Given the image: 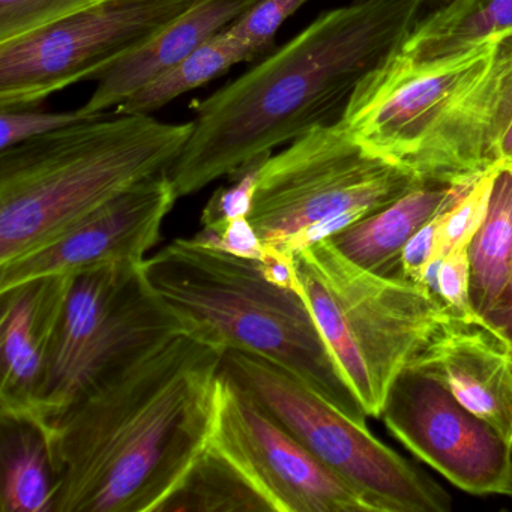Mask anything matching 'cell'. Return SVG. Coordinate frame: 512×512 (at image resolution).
<instances>
[{"instance_id": "9a60e30c", "label": "cell", "mask_w": 512, "mask_h": 512, "mask_svg": "<svg viewBox=\"0 0 512 512\" xmlns=\"http://www.w3.org/2000/svg\"><path fill=\"white\" fill-rule=\"evenodd\" d=\"M412 365L443 383L470 412L512 443V349L482 320L449 314Z\"/></svg>"}, {"instance_id": "ba28073f", "label": "cell", "mask_w": 512, "mask_h": 512, "mask_svg": "<svg viewBox=\"0 0 512 512\" xmlns=\"http://www.w3.org/2000/svg\"><path fill=\"white\" fill-rule=\"evenodd\" d=\"M143 262L74 274L35 418L49 425L107 380L182 332H196L149 284Z\"/></svg>"}, {"instance_id": "5b68a950", "label": "cell", "mask_w": 512, "mask_h": 512, "mask_svg": "<svg viewBox=\"0 0 512 512\" xmlns=\"http://www.w3.org/2000/svg\"><path fill=\"white\" fill-rule=\"evenodd\" d=\"M155 292L224 350L280 365L361 425L365 412L338 367L304 296L263 275L259 260L175 239L143 260Z\"/></svg>"}, {"instance_id": "836d02e7", "label": "cell", "mask_w": 512, "mask_h": 512, "mask_svg": "<svg viewBox=\"0 0 512 512\" xmlns=\"http://www.w3.org/2000/svg\"><path fill=\"white\" fill-rule=\"evenodd\" d=\"M508 166L511 167V169H512V161H511V163L508 164Z\"/></svg>"}, {"instance_id": "484cf974", "label": "cell", "mask_w": 512, "mask_h": 512, "mask_svg": "<svg viewBox=\"0 0 512 512\" xmlns=\"http://www.w3.org/2000/svg\"><path fill=\"white\" fill-rule=\"evenodd\" d=\"M85 119L88 118L80 110L62 113L29 109L0 110V152Z\"/></svg>"}, {"instance_id": "30bf717a", "label": "cell", "mask_w": 512, "mask_h": 512, "mask_svg": "<svg viewBox=\"0 0 512 512\" xmlns=\"http://www.w3.org/2000/svg\"><path fill=\"white\" fill-rule=\"evenodd\" d=\"M200 0H100L0 43V110L31 109L82 82H100Z\"/></svg>"}, {"instance_id": "cb8c5ba5", "label": "cell", "mask_w": 512, "mask_h": 512, "mask_svg": "<svg viewBox=\"0 0 512 512\" xmlns=\"http://www.w3.org/2000/svg\"><path fill=\"white\" fill-rule=\"evenodd\" d=\"M269 155H262L229 175V187H221L212 194L203 209L202 226L205 232H223L229 223L238 218L248 217L253 206L254 194L259 184L260 170Z\"/></svg>"}, {"instance_id": "9c48e42d", "label": "cell", "mask_w": 512, "mask_h": 512, "mask_svg": "<svg viewBox=\"0 0 512 512\" xmlns=\"http://www.w3.org/2000/svg\"><path fill=\"white\" fill-rule=\"evenodd\" d=\"M221 374L355 487L376 512L451 509V497L434 479L280 365L254 353L227 349Z\"/></svg>"}, {"instance_id": "2e32d148", "label": "cell", "mask_w": 512, "mask_h": 512, "mask_svg": "<svg viewBox=\"0 0 512 512\" xmlns=\"http://www.w3.org/2000/svg\"><path fill=\"white\" fill-rule=\"evenodd\" d=\"M257 2L259 0H200L154 40L109 71L80 112L86 118H94L104 115L106 110L118 109L149 80L184 61Z\"/></svg>"}, {"instance_id": "7c38bea8", "label": "cell", "mask_w": 512, "mask_h": 512, "mask_svg": "<svg viewBox=\"0 0 512 512\" xmlns=\"http://www.w3.org/2000/svg\"><path fill=\"white\" fill-rule=\"evenodd\" d=\"M380 416L409 451L455 487L508 496L511 443L424 368L407 365L397 374Z\"/></svg>"}, {"instance_id": "83f0119b", "label": "cell", "mask_w": 512, "mask_h": 512, "mask_svg": "<svg viewBox=\"0 0 512 512\" xmlns=\"http://www.w3.org/2000/svg\"><path fill=\"white\" fill-rule=\"evenodd\" d=\"M191 239L197 244L215 248V250H221L224 253L233 254V256L256 260H262V257L265 256V245L260 241L259 235L248 217L233 220L218 235L202 230Z\"/></svg>"}, {"instance_id": "8fae6325", "label": "cell", "mask_w": 512, "mask_h": 512, "mask_svg": "<svg viewBox=\"0 0 512 512\" xmlns=\"http://www.w3.org/2000/svg\"><path fill=\"white\" fill-rule=\"evenodd\" d=\"M208 446L226 458L274 512H376L355 487L223 374Z\"/></svg>"}, {"instance_id": "f546056e", "label": "cell", "mask_w": 512, "mask_h": 512, "mask_svg": "<svg viewBox=\"0 0 512 512\" xmlns=\"http://www.w3.org/2000/svg\"><path fill=\"white\" fill-rule=\"evenodd\" d=\"M259 262L262 266L263 275L271 283L277 284L283 289L295 290V292L301 293L295 254L281 253V251L265 248V256Z\"/></svg>"}, {"instance_id": "8992f818", "label": "cell", "mask_w": 512, "mask_h": 512, "mask_svg": "<svg viewBox=\"0 0 512 512\" xmlns=\"http://www.w3.org/2000/svg\"><path fill=\"white\" fill-rule=\"evenodd\" d=\"M301 293L368 416H380L397 374L448 319L425 287L350 262L329 239L295 253Z\"/></svg>"}, {"instance_id": "603a6c76", "label": "cell", "mask_w": 512, "mask_h": 512, "mask_svg": "<svg viewBox=\"0 0 512 512\" xmlns=\"http://www.w3.org/2000/svg\"><path fill=\"white\" fill-rule=\"evenodd\" d=\"M500 169L502 167L491 170L473 182L466 194L452 208L443 212L434 236L430 262L445 259L457 248L469 247L470 241L487 217L494 179Z\"/></svg>"}, {"instance_id": "f1b7e54d", "label": "cell", "mask_w": 512, "mask_h": 512, "mask_svg": "<svg viewBox=\"0 0 512 512\" xmlns=\"http://www.w3.org/2000/svg\"><path fill=\"white\" fill-rule=\"evenodd\" d=\"M443 214V212H442ZM442 214L425 224L410 238L400 260V280L424 287V274L433 253L434 236Z\"/></svg>"}, {"instance_id": "ac0fdd59", "label": "cell", "mask_w": 512, "mask_h": 512, "mask_svg": "<svg viewBox=\"0 0 512 512\" xmlns=\"http://www.w3.org/2000/svg\"><path fill=\"white\" fill-rule=\"evenodd\" d=\"M58 478L49 430L34 418L0 416V509L53 512Z\"/></svg>"}, {"instance_id": "d4e9b609", "label": "cell", "mask_w": 512, "mask_h": 512, "mask_svg": "<svg viewBox=\"0 0 512 512\" xmlns=\"http://www.w3.org/2000/svg\"><path fill=\"white\" fill-rule=\"evenodd\" d=\"M308 0H259L247 13L236 19L226 31L250 46L260 59L271 55L275 37L284 23L295 16Z\"/></svg>"}, {"instance_id": "5bb4252c", "label": "cell", "mask_w": 512, "mask_h": 512, "mask_svg": "<svg viewBox=\"0 0 512 512\" xmlns=\"http://www.w3.org/2000/svg\"><path fill=\"white\" fill-rule=\"evenodd\" d=\"M74 274L0 290V416L35 418ZM38 421V419H37Z\"/></svg>"}, {"instance_id": "d6986e66", "label": "cell", "mask_w": 512, "mask_h": 512, "mask_svg": "<svg viewBox=\"0 0 512 512\" xmlns=\"http://www.w3.org/2000/svg\"><path fill=\"white\" fill-rule=\"evenodd\" d=\"M470 299L479 317L487 314L508 286L512 271V169L494 179L487 217L469 244Z\"/></svg>"}, {"instance_id": "52a82bcc", "label": "cell", "mask_w": 512, "mask_h": 512, "mask_svg": "<svg viewBox=\"0 0 512 512\" xmlns=\"http://www.w3.org/2000/svg\"><path fill=\"white\" fill-rule=\"evenodd\" d=\"M422 184L362 148L338 122L269 155L248 220L265 248L295 254Z\"/></svg>"}, {"instance_id": "1f68e13d", "label": "cell", "mask_w": 512, "mask_h": 512, "mask_svg": "<svg viewBox=\"0 0 512 512\" xmlns=\"http://www.w3.org/2000/svg\"><path fill=\"white\" fill-rule=\"evenodd\" d=\"M512 161V127L506 136L505 145H503V163L508 166Z\"/></svg>"}, {"instance_id": "ffe728a7", "label": "cell", "mask_w": 512, "mask_h": 512, "mask_svg": "<svg viewBox=\"0 0 512 512\" xmlns=\"http://www.w3.org/2000/svg\"><path fill=\"white\" fill-rule=\"evenodd\" d=\"M508 29H512V0H449L416 23L398 52L425 61Z\"/></svg>"}, {"instance_id": "e0dca14e", "label": "cell", "mask_w": 512, "mask_h": 512, "mask_svg": "<svg viewBox=\"0 0 512 512\" xmlns=\"http://www.w3.org/2000/svg\"><path fill=\"white\" fill-rule=\"evenodd\" d=\"M472 184L419 185L391 205L328 239L344 257L362 269L400 280L401 254L407 242L421 227L452 208Z\"/></svg>"}, {"instance_id": "4316f807", "label": "cell", "mask_w": 512, "mask_h": 512, "mask_svg": "<svg viewBox=\"0 0 512 512\" xmlns=\"http://www.w3.org/2000/svg\"><path fill=\"white\" fill-rule=\"evenodd\" d=\"M439 298L448 308L449 313L458 319L475 322L482 320L473 310L470 299V260L469 247H460L451 251L440 262Z\"/></svg>"}, {"instance_id": "277c9868", "label": "cell", "mask_w": 512, "mask_h": 512, "mask_svg": "<svg viewBox=\"0 0 512 512\" xmlns=\"http://www.w3.org/2000/svg\"><path fill=\"white\" fill-rule=\"evenodd\" d=\"M193 121L94 116L0 152V265L37 250L134 185L169 172Z\"/></svg>"}, {"instance_id": "7402d4cb", "label": "cell", "mask_w": 512, "mask_h": 512, "mask_svg": "<svg viewBox=\"0 0 512 512\" xmlns=\"http://www.w3.org/2000/svg\"><path fill=\"white\" fill-rule=\"evenodd\" d=\"M272 511L262 494L214 449L206 446L158 512Z\"/></svg>"}, {"instance_id": "3957f363", "label": "cell", "mask_w": 512, "mask_h": 512, "mask_svg": "<svg viewBox=\"0 0 512 512\" xmlns=\"http://www.w3.org/2000/svg\"><path fill=\"white\" fill-rule=\"evenodd\" d=\"M340 122L424 184L466 185L505 166L512 29L425 61L395 52L359 83Z\"/></svg>"}, {"instance_id": "4fadbf2b", "label": "cell", "mask_w": 512, "mask_h": 512, "mask_svg": "<svg viewBox=\"0 0 512 512\" xmlns=\"http://www.w3.org/2000/svg\"><path fill=\"white\" fill-rule=\"evenodd\" d=\"M178 199L169 172L134 185L37 250L0 265V290L109 263H142Z\"/></svg>"}, {"instance_id": "6da1fadb", "label": "cell", "mask_w": 512, "mask_h": 512, "mask_svg": "<svg viewBox=\"0 0 512 512\" xmlns=\"http://www.w3.org/2000/svg\"><path fill=\"white\" fill-rule=\"evenodd\" d=\"M226 350L182 332L49 425L53 512H158L208 446Z\"/></svg>"}, {"instance_id": "44dd1931", "label": "cell", "mask_w": 512, "mask_h": 512, "mask_svg": "<svg viewBox=\"0 0 512 512\" xmlns=\"http://www.w3.org/2000/svg\"><path fill=\"white\" fill-rule=\"evenodd\" d=\"M244 62H259V56L224 29L184 61L149 80L124 101L116 113L152 116L181 95L202 88Z\"/></svg>"}, {"instance_id": "d6a6232c", "label": "cell", "mask_w": 512, "mask_h": 512, "mask_svg": "<svg viewBox=\"0 0 512 512\" xmlns=\"http://www.w3.org/2000/svg\"><path fill=\"white\" fill-rule=\"evenodd\" d=\"M508 496L512 497V443H511V482H509Z\"/></svg>"}, {"instance_id": "4dcf8cb0", "label": "cell", "mask_w": 512, "mask_h": 512, "mask_svg": "<svg viewBox=\"0 0 512 512\" xmlns=\"http://www.w3.org/2000/svg\"><path fill=\"white\" fill-rule=\"evenodd\" d=\"M481 319L487 328L503 338L512 349V271L505 292Z\"/></svg>"}, {"instance_id": "7a4b0ae2", "label": "cell", "mask_w": 512, "mask_h": 512, "mask_svg": "<svg viewBox=\"0 0 512 512\" xmlns=\"http://www.w3.org/2000/svg\"><path fill=\"white\" fill-rule=\"evenodd\" d=\"M427 0H353L206 100L170 167L178 197L199 193L314 128L338 124L359 83L400 50Z\"/></svg>"}]
</instances>
